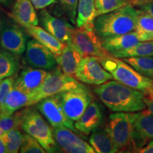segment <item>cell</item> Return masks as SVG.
Returning <instances> with one entry per match:
<instances>
[{
  "instance_id": "obj_1",
  "label": "cell",
  "mask_w": 153,
  "mask_h": 153,
  "mask_svg": "<svg viewBox=\"0 0 153 153\" xmlns=\"http://www.w3.org/2000/svg\"><path fill=\"white\" fill-rule=\"evenodd\" d=\"M94 91L104 104L114 112H136L146 108L144 93L116 80L99 85Z\"/></svg>"
},
{
  "instance_id": "obj_2",
  "label": "cell",
  "mask_w": 153,
  "mask_h": 153,
  "mask_svg": "<svg viewBox=\"0 0 153 153\" xmlns=\"http://www.w3.org/2000/svg\"><path fill=\"white\" fill-rule=\"evenodd\" d=\"M138 9L127 4L107 14L99 15L94 22V30L101 39L123 35L136 28Z\"/></svg>"
},
{
  "instance_id": "obj_3",
  "label": "cell",
  "mask_w": 153,
  "mask_h": 153,
  "mask_svg": "<svg viewBox=\"0 0 153 153\" xmlns=\"http://www.w3.org/2000/svg\"><path fill=\"white\" fill-rule=\"evenodd\" d=\"M98 60L115 80L132 89L142 91L145 96L153 95V79L142 75L128 63L110 54L99 57Z\"/></svg>"
},
{
  "instance_id": "obj_4",
  "label": "cell",
  "mask_w": 153,
  "mask_h": 153,
  "mask_svg": "<svg viewBox=\"0 0 153 153\" xmlns=\"http://www.w3.org/2000/svg\"><path fill=\"white\" fill-rule=\"evenodd\" d=\"M22 129L37 140L45 152L57 151L58 146L53 136V129L35 108L25 109Z\"/></svg>"
},
{
  "instance_id": "obj_5",
  "label": "cell",
  "mask_w": 153,
  "mask_h": 153,
  "mask_svg": "<svg viewBox=\"0 0 153 153\" xmlns=\"http://www.w3.org/2000/svg\"><path fill=\"white\" fill-rule=\"evenodd\" d=\"M81 85L82 84L79 83L75 78L63 74L57 66L48 72L42 85L31 93L30 106L51 96L58 94Z\"/></svg>"
},
{
  "instance_id": "obj_6",
  "label": "cell",
  "mask_w": 153,
  "mask_h": 153,
  "mask_svg": "<svg viewBox=\"0 0 153 153\" xmlns=\"http://www.w3.org/2000/svg\"><path fill=\"white\" fill-rule=\"evenodd\" d=\"M71 43L83 57H102L108 53L102 46L101 38L94 30V24L74 28L71 34Z\"/></svg>"
},
{
  "instance_id": "obj_7",
  "label": "cell",
  "mask_w": 153,
  "mask_h": 153,
  "mask_svg": "<svg viewBox=\"0 0 153 153\" xmlns=\"http://www.w3.org/2000/svg\"><path fill=\"white\" fill-rule=\"evenodd\" d=\"M134 114L116 112L111 114L106 129L118 150L131 145Z\"/></svg>"
},
{
  "instance_id": "obj_8",
  "label": "cell",
  "mask_w": 153,
  "mask_h": 153,
  "mask_svg": "<svg viewBox=\"0 0 153 153\" xmlns=\"http://www.w3.org/2000/svg\"><path fill=\"white\" fill-rule=\"evenodd\" d=\"M61 104L68 118L76 121L92 101V94L85 85L59 94Z\"/></svg>"
},
{
  "instance_id": "obj_9",
  "label": "cell",
  "mask_w": 153,
  "mask_h": 153,
  "mask_svg": "<svg viewBox=\"0 0 153 153\" xmlns=\"http://www.w3.org/2000/svg\"><path fill=\"white\" fill-rule=\"evenodd\" d=\"M37 108L53 128L66 127L74 133L78 132L74 127L73 120L68 118L63 110L59 94L38 101Z\"/></svg>"
},
{
  "instance_id": "obj_10",
  "label": "cell",
  "mask_w": 153,
  "mask_h": 153,
  "mask_svg": "<svg viewBox=\"0 0 153 153\" xmlns=\"http://www.w3.org/2000/svg\"><path fill=\"white\" fill-rule=\"evenodd\" d=\"M74 76L80 82L98 86L114 79L103 68L98 58L94 56H86L82 59Z\"/></svg>"
},
{
  "instance_id": "obj_11",
  "label": "cell",
  "mask_w": 153,
  "mask_h": 153,
  "mask_svg": "<svg viewBox=\"0 0 153 153\" xmlns=\"http://www.w3.org/2000/svg\"><path fill=\"white\" fill-rule=\"evenodd\" d=\"M24 58L32 68L51 71L58 66L55 55L36 40L28 41Z\"/></svg>"
},
{
  "instance_id": "obj_12",
  "label": "cell",
  "mask_w": 153,
  "mask_h": 153,
  "mask_svg": "<svg viewBox=\"0 0 153 153\" xmlns=\"http://www.w3.org/2000/svg\"><path fill=\"white\" fill-rule=\"evenodd\" d=\"M27 36L19 24L6 22L0 38V46L13 54L21 55L26 51Z\"/></svg>"
},
{
  "instance_id": "obj_13",
  "label": "cell",
  "mask_w": 153,
  "mask_h": 153,
  "mask_svg": "<svg viewBox=\"0 0 153 153\" xmlns=\"http://www.w3.org/2000/svg\"><path fill=\"white\" fill-rule=\"evenodd\" d=\"M53 136L57 146L65 152L70 153H94L90 145L83 140L66 127H55L53 128Z\"/></svg>"
},
{
  "instance_id": "obj_14",
  "label": "cell",
  "mask_w": 153,
  "mask_h": 153,
  "mask_svg": "<svg viewBox=\"0 0 153 153\" xmlns=\"http://www.w3.org/2000/svg\"><path fill=\"white\" fill-rule=\"evenodd\" d=\"M153 140V114L148 110L134 114L131 145L140 149Z\"/></svg>"
},
{
  "instance_id": "obj_15",
  "label": "cell",
  "mask_w": 153,
  "mask_h": 153,
  "mask_svg": "<svg viewBox=\"0 0 153 153\" xmlns=\"http://www.w3.org/2000/svg\"><path fill=\"white\" fill-rule=\"evenodd\" d=\"M39 19L44 29L62 43L71 42V34L74 27L65 19L53 16L45 9L40 11Z\"/></svg>"
},
{
  "instance_id": "obj_16",
  "label": "cell",
  "mask_w": 153,
  "mask_h": 153,
  "mask_svg": "<svg viewBox=\"0 0 153 153\" xmlns=\"http://www.w3.org/2000/svg\"><path fill=\"white\" fill-rule=\"evenodd\" d=\"M48 72L43 69L32 67L25 68L15 78L14 88L27 93H32L42 85Z\"/></svg>"
},
{
  "instance_id": "obj_17",
  "label": "cell",
  "mask_w": 153,
  "mask_h": 153,
  "mask_svg": "<svg viewBox=\"0 0 153 153\" xmlns=\"http://www.w3.org/2000/svg\"><path fill=\"white\" fill-rule=\"evenodd\" d=\"M103 111L100 104L97 101H91L82 116L74 123L76 131L89 135L94 128L102 123Z\"/></svg>"
},
{
  "instance_id": "obj_18",
  "label": "cell",
  "mask_w": 153,
  "mask_h": 153,
  "mask_svg": "<svg viewBox=\"0 0 153 153\" xmlns=\"http://www.w3.org/2000/svg\"><path fill=\"white\" fill-rule=\"evenodd\" d=\"M10 16L17 24L24 28L38 26V15L30 0H16Z\"/></svg>"
},
{
  "instance_id": "obj_19",
  "label": "cell",
  "mask_w": 153,
  "mask_h": 153,
  "mask_svg": "<svg viewBox=\"0 0 153 153\" xmlns=\"http://www.w3.org/2000/svg\"><path fill=\"white\" fill-rule=\"evenodd\" d=\"M55 57L62 73L70 76L75 75L79 62L84 57L71 42L66 44L60 54Z\"/></svg>"
},
{
  "instance_id": "obj_20",
  "label": "cell",
  "mask_w": 153,
  "mask_h": 153,
  "mask_svg": "<svg viewBox=\"0 0 153 153\" xmlns=\"http://www.w3.org/2000/svg\"><path fill=\"white\" fill-rule=\"evenodd\" d=\"M101 40L103 48L108 54L131 48L140 42L138 35L135 30L123 35L112 36Z\"/></svg>"
},
{
  "instance_id": "obj_21",
  "label": "cell",
  "mask_w": 153,
  "mask_h": 153,
  "mask_svg": "<svg viewBox=\"0 0 153 153\" xmlns=\"http://www.w3.org/2000/svg\"><path fill=\"white\" fill-rule=\"evenodd\" d=\"M31 93L25 92L13 87L7 95L4 104L0 110V117L10 116L24 106H30Z\"/></svg>"
},
{
  "instance_id": "obj_22",
  "label": "cell",
  "mask_w": 153,
  "mask_h": 153,
  "mask_svg": "<svg viewBox=\"0 0 153 153\" xmlns=\"http://www.w3.org/2000/svg\"><path fill=\"white\" fill-rule=\"evenodd\" d=\"M26 31L34 39L39 42L41 45L45 47L55 55H60L66 44L59 41L44 28L38 26H32L26 28Z\"/></svg>"
},
{
  "instance_id": "obj_23",
  "label": "cell",
  "mask_w": 153,
  "mask_h": 153,
  "mask_svg": "<svg viewBox=\"0 0 153 153\" xmlns=\"http://www.w3.org/2000/svg\"><path fill=\"white\" fill-rule=\"evenodd\" d=\"M89 143L95 152L115 153L118 152L106 128L97 127L91 132Z\"/></svg>"
},
{
  "instance_id": "obj_24",
  "label": "cell",
  "mask_w": 153,
  "mask_h": 153,
  "mask_svg": "<svg viewBox=\"0 0 153 153\" xmlns=\"http://www.w3.org/2000/svg\"><path fill=\"white\" fill-rule=\"evenodd\" d=\"M98 16L94 0H79L76 9V27L94 24L95 19Z\"/></svg>"
},
{
  "instance_id": "obj_25",
  "label": "cell",
  "mask_w": 153,
  "mask_h": 153,
  "mask_svg": "<svg viewBox=\"0 0 153 153\" xmlns=\"http://www.w3.org/2000/svg\"><path fill=\"white\" fill-rule=\"evenodd\" d=\"M19 67L18 55L5 50H0V80L14 75Z\"/></svg>"
},
{
  "instance_id": "obj_26",
  "label": "cell",
  "mask_w": 153,
  "mask_h": 153,
  "mask_svg": "<svg viewBox=\"0 0 153 153\" xmlns=\"http://www.w3.org/2000/svg\"><path fill=\"white\" fill-rule=\"evenodd\" d=\"M135 31L140 41H153V18L140 9Z\"/></svg>"
},
{
  "instance_id": "obj_27",
  "label": "cell",
  "mask_w": 153,
  "mask_h": 153,
  "mask_svg": "<svg viewBox=\"0 0 153 153\" xmlns=\"http://www.w3.org/2000/svg\"><path fill=\"white\" fill-rule=\"evenodd\" d=\"M117 58H125L131 57L153 56V41H142L131 48L117 51L110 54Z\"/></svg>"
},
{
  "instance_id": "obj_28",
  "label": "cell",
  "mask_w": 153,
  "mask_h": 153,
  "mask_svg": "<svg viewBox=\"0 0 153 153\" xmlns=\"http://www.w3.org/2000/svg\"><path fill=\"white\" fill-rule=\"evenodd\" d=\"M122 60L142 75L153 79V56L125 57Z\"/></svg>"
},
{
  "instance_id": "obj_29",
  "label": "cell",
  "mask_w": 153,
  "mask_h": 153,
  "mask_svg": "<svg viewBox=\"0 0 153 153\" xmlns=\"http://www.w3.org/2000/svg\"><path fill=\"white\" fill-rule=\"evenodd\" d=\"M25 110L16 111L10 116L0 117V135L16 129H22Z\"/></svg>"
},
{
  "instance_id": "obj_30",
  "label": "cell",
  "mask_w": 153,
  "mask_h": 153,
  "mask_svg": "<svg viewBox=\"0 0 153 153\" xmlns=\"http://www.w3.org/2000/svg\"><path fill=\"white\" fill-rule=\"evenodd\" d=\"M4 141L7 152L16 153L20 150L22 144L24 135L19 129L12 130L2 135Z\"/></svg>"
},
{
  "instance_id": "obj_31",
  "label": "cell",
  "mask_w": 153,
  "mask_h": 153,
  "mask_svg": "<svg viewBox=\"0 0 153 153\" xmlns=\"http://www.w3.org/2000/svg\"><path fill=\"white\" fill-rule=\"evenodd\" d=\"M94 4L99 16L131 4L129 0H94Z\"/></svg>"
},
{
  "instance_id": "obj_32",
  "label": "cell",
  "mask_w": 153,
  "mask_h": 153,
  "mask_svg": "<svg viewBox=\"0 0 153 153\" xmlns=\"http://www.w3.org/2000/svg\"><path fill=\"white\" fill-rule=\"evenodd\" d=\"M20 152L22 153H44L45 150L33 137L29 134H24L22 144L20 148Z\"/></svg>"
},
{
  "instance_id": "obj_33",
  "label": "cell",
  "mask_w": 153,
  "mask_h": 153,
  "mask_svg": "<svg viewBox=\"0 0 153 153\" xmlns=\"http://www.w3.org/2000/svg\"><path fill=\"white\" fill-rule=\"evenodd\" d=\"M79 0H59L62 11L72 24H76V9Z\"/></svg>"
},
{
  "instance_id": "obj_34",
  "label": "cell",
  "mask_w": 153,
  "mask_h": 153,
  "mask_svg": "<svg viewBox=\"0 0 153 153\" xmlns=\"http://www.w3.org/2000/svg\"><path fill=\"white\" fill-rule=\"evenodd\" d=\"M15 82L14 76H9L4 78L0 82V110L4 104L7 95L14 87Z\"/></svg>"
},
{
  "instance_id": "obj_35",
  "label": "cell",
  "mask_w": 153,
  "mask_h": 153,
  "mask_svg": "<svg viewBox=\"0 0 153 153\" xmlns=\"http://www.w3.org/2000/svg\"><path fill=\"white\" fill-rule=\"evenodd\" d=\"M36 9H43L56 2V0H30Z\"/></svg>"
},
{
  "instance_id": "obj_36",
  "label": "cell",
  "mask_w": 153,
  "mask_h": 153,
  "mask_svg": "<svg viewBox=\"0 0 153 153\" xmlns=\"http://www.w3.org/2000/svg\"><path fill=\"white\" fill-rule=\"evenodd\" d=\"M138 7L140 9L145 11V13H147V14L153 18V2L140 5L138 6Z\"/></svg>"
},
{
  "instance_id": "obj_37",
  "label": "cell",
  "mask_w": 153,
  "mask_h": 153,
  "mask_svg": "<svg viewBox=\"0 0 153 153\" xmlns=\"http://www.w3.org/2000/svg\"><path fill=\"white\" fill-rule=\"evenodd\" d=\"M145 102L148 110L153 114V95L145 96Z\"/></svg>"
},
{
  "instance_id": "obj_38",
  "label": "cell",
  "mask_w": 153,
  "mask_h": 153,
  "mask_svg": "<svg viewBox=\"0 0 153 153\" xmlns=\"http://www.w3.org/2000/svg\"><path fill=\"white\" fill-rule=\"evenodd\" d=\"M139 152L141 153H153V140L150 141L148 145L140 149Z\"/></svg>"
},
{
  "instance_id": "obj_39",
  "label": "cell",
  "mask_w": 153,
  "mask_h": 153,
  "mask_svg": "<svg viewBox=\"0 0 153 153\" xmlns=\"http://www.w3.org/2000/svg\"><path fill=\"white\" fill-rule=\"evenodd\" d=\"M129 1L131 5L138 7L140 5L145 4L153 2V0H129Z\"/></svg>"
},
{
  "instance_id": "obj_40",
  "label": "cell",
  "mask_w": 153,
  "mask_h": 153,
  "mask_svg": "<svg viewBox=\"0 0 153 153\" xmlns=\"http://www.w3.org/2000/svg\"><path fill=\"white\" fill-rule=\"evenodd\" d=\"M4 152H7V148H6V145L2 135H0V153Z\"/></svg>"
},
{
  "instance_id": "obj_41",
  "label": "cell",
  "mask_w": 153,
  "mask_h": 153,
  "mask_svg": "<svg viewBox=\"0 0 153 153\" xmlns=\"http://www.w3.org/2000/svg\"><path fill=\"white\" fill-rule=\"evenodd\" d=\"M6 20L5 18L3 16V15L1 14H0V38H1V31H2V29L4 26Z\"/></svg>"
},
{
  "instance_id": "obj_42",
  "label": "cell",
  "mask_w": 153,
  "mask_h": 153,
  "mask_svg": "<svg viewBox=\"0 0 153 153\" xmlns=\"http://www.w3.org/2000/svg\"><path fill=\"white\" fill-rule=\"evenodd\" d=\"M14 0H0V4L5 6V7H9Z\"/></svg>"
},
{
  "instance_id": "obj_43",
  "label": "cell",
  "mask_w": 153,
  "mask_h": 153,
  "mask_svg": "<svg viewBox=\"0 0 153 153\" xmlns=\"http://www.w3.org/2000/svg\"><path fill=\"white\" fill-rule=\"evenodd\" d=\"M1 80H0V82H1Z\"/></svg>"
}]
</instances>
